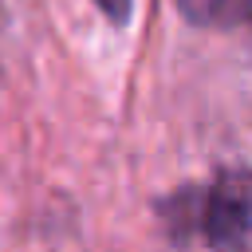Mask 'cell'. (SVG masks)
Instances as JSON below:
<instances>
[{
    "instance_id": "cell-1",
    "label": "cell",
    "mask_w": 252,
    "mask_h": 252,
    "mask_svg": "<svg viewBox=\"0 0 252 252\" xmlns=\"http://www.w3.org/2000/svg\"><path fill=\"white\" fill-rule=\"evenodd\" d=\"M201 236L217 252H252V173H224L205 189Z\"/></svg>"
},
{
    "instance_id": "cell-2",
    "label": "cell",
    "mask_w": 252,
    "mask_h": 252,
    "mask_svg": "<svg viewBox=\"0 0 252 252\" xmlns=\"http://www.w3.org/2000/svg\"><path fill=\"white\" fill-rule=\"evenodd\" d=\"M177 4L193 24L205 28H232L252 16V0H177Z\"/></svg>"
},
{
    "instance_id": "cell-3",
    "label": "cell",
    "mask_w": 252,
    "mask_h": 252,
    "mask_svg": "<svg viewBox=\"0 0 252 252\" xmlns=\"http://www.w3.org/2000/svg\"><path fill=\"white\" fill-rule=\"evenodd\" d=\"M94 4H98L114 24H126V20H130V8H134V0H94Z\"/></svg>"
}]
</instances>
